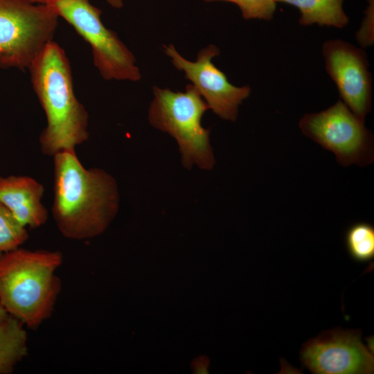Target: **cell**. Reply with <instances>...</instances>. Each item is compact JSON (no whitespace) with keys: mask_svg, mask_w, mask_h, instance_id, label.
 Masks as SVG:
<instances>
[{"mask_svg":"<svg viewBox=\"0 0 374 374\" xmlns=\"http://www.w3.org/2000/svg\"><path fill=\"white\" fill-rule=\"evenodd\" d=\"M53 157L52 215L63 237L74 240L103 233L115 217L119 193L115 179L103 169L85 168L75 150Z\"/></svg>","mask_w":374,"mask_h":374,"instance_id":"cell-1","label":"cell"},{"mask_svg":"<svg viewBox=\"0 0 374 374\" xmlns=\"http://www.w3.org/2000/svg\"><path fill=\"white\" fill-rule=\"evenodd\" d=\"M28 69L46 117V126L39 139L41 151L53 157L64 150H75L89 138V116L75 95L71 69L64 49L53 40L49 42Z\"/></svg>","mask_w":374,"mask_h":374,"instance_id":"cell-2","label":"cell"},{"mask_svg":"<svg viewBox=\"0 0 374 374\" xmlns=\"http://www.w3.org/2000/svg\"><path fill=\"white\" fill-rule=\"evenodd\" d=\"M59 251L17 248L0 254V303L9 315L37 328L53 314L62 290Z\"/></svg>","mask_w":374,"mask_h":374,"instance_id":"cell-3","label":"cell"},{"mask_svg":"<svg viewBox=\"0 0 374 374\" xmlns=\"http://www.w3.org/2000/svg\"><path fill=\"white\" fill-rule=\"evenodd\" d=\"M153 100L148 110V121L154 127L168 133L177 141L184 168L194 166L211 170L215 160L210 142V130L202 125V118L209 109L192 84L184 91L153 88Z\"/></svg>","mask_w":374,"mask_h":374,"instance_id":"cell-4","label":"cell"},{"mask_svg":"<svg viewBox=\"0 0 374 374\" xmlns=\"http://www.w3.org/2000/svg\"><path fill=\"white\" fill-rule=\"evenodd\" d=\"M58 17L51 3L0 0V68H28L52 41Z\"/></svg>","mask_w":374,"mask_h":374,"instance_id":"cell-5","label":"cell"},{"mask_svg":"<svg viewBox=\"0 0 374 374\" xmlns=\"http://www.w3.org/2000/svg\"><path fill=\"white\" fill-rule=\"evenodd\" d=\"M59 17L64 18L87 42L94 65L102 77L110 80L138 81L141 78L135 57L116 32L100 19L101 10L89 0H52Z\"/></svg>","mask_w":374,"mask_h":374,"instance_id":"cell-6","label":"cell"},{"mask_svg":"<svg viewBox=\"0 0 374 374\" xmlns=\"http://www.w3.org/2000/svg\"><path fill=\"white\" fill-rule=\"evenodd\" d=\"M304 135L335 154L344 166H367L373 162V137L364 119L355 115L341 100L320 112L305 114L299 121Z\"/></svg>","mask_w":374,"mask_h":374,"instance_id":"cell-7","label":"cell"},{"mask_svg":"<svg viewBox=\"0 0 374 374\" xmlns=\"http://www.w3.org/2000/svg\"><path fill=\"white\" fill-rule=\"evenodd\" d=\"M163 49L172 64L184 71L186 78L191 81L209 109L222 119H237L239 105L249 96L251 87L232 84L226 74L215 66L212 59L220 53L216 46L210 44L202 48L195 62L182 57L171 44L163 46Z\"/></svg>","mask_w":374,"mask_h":374,"instance_id":"cell-8","label":"cell"},{"mask_svg":"<svg viewBox=\"0 0 374 374\" xmlns=\"http://www.w3.org/2000/svg\"><path fill=\"white\" fill-rule=\"evenodd\" d=\"M361 335L359 329L336 328L322 332L302 346L301 361L317 374L373 373L374 358Z\"/></svg>","mask_w":374,"mask_h":374,"instance_id":"cell-9","label":"cell"},{"mask_svg":"<svg viewBox=\"0 0 374 374\" xmlns=\"http://www.w3.org/2000/svg\"><path fill=\"white\" fill-rule=\"evenodd\" d=\"M326 70L335 83L341 101L364 119L371 109L372 75L365 52L341 39L322 46Z\"/></svg>","mask_w":374,"mask_h":374,"instance_id":"cell-10","label":"cell"},{"mask_svg":"<svg viewBox=\"0 0 374 374\" xmlns=\"http://www.w3.org/2000/svg\"><path fill=\"white\" fill-rule=\"evenodd\" d=\"M44 188L28 176H0V202L25 227L44 225L48 214L42 202Z\"/></svg>","mask_w":374,"mask_h":374,"instance_id":"cell-11","label":"cell"},{"mask_svg":"<svg viewBox=\"0 0 374 374\" xmlns=\"http://www.w3.org/2000/svg\"><path fill=\"white\" fill-rule=\"evenodd\" d=\"M28 335L25 326L8 315L0 322V374H10L28 355Z\"/></svg>","mask_w":374,"mask_h":374,"instance_id":"cell-12","label":"cell"},{"mask_svg":"<svg viewBox=\"0 0 374 374\" xmlns=\"http://www.w3.org/2000/svg\"><path fill=\"white\" fill-rule=\"evenodd\" d=\"M296 7L300 12L302 26L317 24L320 26L345 27L349 19L343 9L344 0H274Z\"/></svg>","mask_w":374,"mask_h":374,"instance_id":"cell-13","label":"cell"},{"mask_svg":"<svg viewBox=\"0 0 374 374\" xmlns=\"http://www.w3.org/2000/svg\"><path fill=\"white\" fill-rule=\"evenodd\" d=\"M345 244L350 256L359 262H366L374 258V227L368 222L351 225L345 233Z\"/></svg>","mask_w":374,"mask_h":374,"instance_id":"cell-14","label":"cell"},{"mask_svg":"<svg viewBox=\"0 0 374 374\" xmlns=\"http://www.w3.org/2000/svg\"><path fill=\"white\" fill-rule=\"evenodd\" d=\"M28 239L26 227L0 202V254L20 247Z\"/></svg>","mask_w":374,"mask_h":374,"instance_id":"cell-15","label":"cell"},{"mask_svg":"<svg viewBox=\"0 0 374 374\" xmlns=\"http://www.w3.org/2000/svg\"><path fill=\"white\" fill-rule=\"evenodd\" d=\"M204 1H226L237 5L244 19H272L276 9L274 0H204Z\"/></svg>","mask_w":374,"mask_h":374,"instance_id":"cell-16","label":"cell"},{"mask_svg":"<svg viewBox=\"0 0 374 374\" xmlns=\"http://www.w3.org/2000/svg\"><path fill=\"white\" fill-rule=\"evenodd\" d=\"M368 6L366 8V10L365 12L366 17L364 19L361 28L359 29V31L357 34V39L359 41V43L362 44L363 46H368L367 42V38H366V30H368V31L369 33L371 34V29L373 30V0H368Z\"/></svg>","mask_w":374,"mask_h":374,"instance_id":"cell-17","label":"cell"},{"mask_svg":"<svg viewBox=\"0 0 374 374\" xmlns=\"http://www.w3.org/2000/svg\"><path fill=\"white\" fill-rule=\"evenodd\" d=\"M107 2L115 8H121L123 6V0H106Z\"/></svg>","mask_w":374,"mask_h":374,"instance_id":"cell-18","label":"cell"},{"mask_svg":"<svg viewBox=\"0 0 374 374\" xmlns=\"http://www.w3.org/2000/svg\"><path fill=\"white\" fill-rule=\"evenodd\" d=\"M8 315V313L0 303V322L5 319Z\"/></svg>","mask_w":374,"mask_h":374,"instance_id":"cell-19","label":"cell"},{"mask_svg":"<svg viewBox=\"0 0 374 374\" xmlns=\"http://www.w3.org/2000/svg\"><path fill=\"white\" fill-rule=\"evenodd\" d=\"M30 3H38V4H49L51 3L52 0H28Z\"/></svg>","mask_w":374,"mask_h":374,"instance_id":"cell-20","label":"cell"}]
</instances>
